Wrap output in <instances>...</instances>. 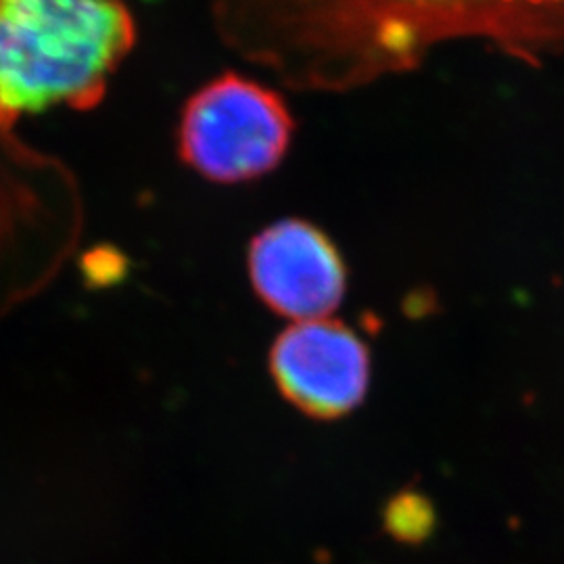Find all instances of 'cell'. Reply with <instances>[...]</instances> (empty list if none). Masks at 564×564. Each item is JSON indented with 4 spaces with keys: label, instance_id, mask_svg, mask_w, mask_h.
<instances>
[{
    "label": "cell",
    "instance_id": "cell-1",
    "mask_svg": "<svg viewBox=\"0 0 564 564\" xmlns=\"http://www.w3.org/2000/svg\"><path fill=\"white\" fill-rule=\"evenodd\" d=\"M134 42L126 0H0V132L23 116L97 107Z\"/></svg>",
    "mask_w": 564,
    "mask_h": 564
},
{
    "label": "cell",
    "instance_id": "cell-2",
    "mask_svg": "<svg viewBox=\"0 0 564 564\" xmlns=\"http://www.w3.org/2000/svg\"><path fill=\"white\" fill-rule=\"evenodd\" d=\"M295 121L281 95L239 74H223L184 105L182 162L218 184H241L281 165Z\"/></svg>",
    "mask_w": 564,
    "mask_h": 564
},
{
    "label": "cell",
    "instance_id": "cell-3",
    "mask_svg": "<svg viewBox=\"0 0 564 564\" xmlns=\"http://www.w3.org/2000/svg\"><path fill=\"white\" fill-rule=\"evenodd\" d=\"M247 263L260 300L284 318L323 321L345 297L341 253L318 226L300 218L265 226L249 245Z\"/></svg>",
    "mask_w": 564,
    "mask_h": 564
},
{
    "label": "cell",
    "instance_id": "cell-4",
    "mask_svg": "<svg viewBox=\"0 0 564 564\" xmlns=\"http://www.w3.org/2000/svg\"><path fill=\"white\" fill-rule=\"evenodd\" d=\"M270 364L282 393L316 419L349 414L370 383L368 347L351 328L326 318L286 328Z\"/></svg>",
    "mask_w": 564,
    "mask_h": 564
}]
</instances>
